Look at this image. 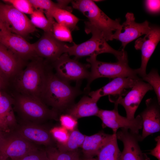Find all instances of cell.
<instances>
[{"label": "cell", "instance_id": "cell-30", "mask_svg": "<svg viewBox=\"0 0 160 160\" xmlns=\"http://www.w3.org/2000/svg\"><path fill=\"white\" fill-rule=\"evenodd\" d=\"M3 1L25 14L31 15L34 11L29 0H4Z\"/></svg>", "mask_w": 160, "mask_h": 160}, {"label": "cell", "instance_id": "cell-31", "mask_svg": "<svg viewBox=\"0 0 160 160\" xmlns=\"http://www.w3.org/2000/svg\"><path fill=\"white\" fill-rule=\"evenodd\" d=\"M50 132L54 140L58 144H63L67 141L69 136L68 131L62 127H56L52 128Z\"/></svg>", "mask_w": 160, "mask_h": 160}, {"label": "cell", "instance_id": "cell-39", "mask_svg": "<svg viewBox=\"0 0 160 160\" xmlns=\"http://www.w3.org/2000/svg\"><path fill=\"white\" fill-rule=\"evenodd\" d=\"M0 160H9V159L5 157H0Z\"/></svg>", "mask_w": 160, "mask_h": 160}, {"label": "cell", "instance_id": "cell-23", "mask_svg": "<svg viewBox=\"0 0 160 160\" xmlns=\"http://www.w3.org/2000/svg\"><path fill=\"white\" fill-rule=\"evenodd\" d=\"M97 160H122L121 152L118 146L116 133H113L100 150Z\"/></svg>", "mask_w": 160, "mask_h": 160}, {"label": "cell", "instance_id": "cell-18", "mask_svg": "<svg viewBox=\"0 0 160 160\" xmlns=\"http://www.w3.org/2000/svg\"><path fill=\"white\" fill-rule=\"evenodd\" d=\"M116 137L123 144L122 160H149L147 156L142 152L139 146V142L142 141L139 133L122 128L117 132Z\"/></svg>", "mask_w": 160, "mask_h": 160}, {"label": "cell", "instance_id": "cell-36", "mask_svg": "<svg viewBox=\"0 0 160 160\" xmlns=\"http://www.w3.org/2000/svg\"><path fill=\"white\" fill-rule=\"evenodd\" d=\"M80 159L79 154L78 152L71 160H80Z\"/></svg>", "mask_w": 160, "mask_h": 160}, {"label": "cell", "instance_id": "cell-27", "mask_svg": "<svg viewBox=\"0 0 160 160\" xmlns=\"http://www.w3.org/2000/svg\"><path fill=\"white\" fill-rule=\"evenodd\" d=\"M52 32L54 37L60 41L73 42L71 30L66 27L55 21L52 25Z\"/></svg>", "mask_w": 160, "mask_h": 160}, {"label": "cell", "instance_id": "cell-20", "mask_svg": "<svg viewBox=\"0 0 160 160\" xmlns=\"http://www.w3.org/2000/svg\"><path fill=\"white\" fill-rule=\"evenodd\" d=\"M27 64L0 43V72L7 80L12 83Z\"/></svg>", "mask_w": 160, "mask_h": 160}, {"label": "cell", "instance_id": "cell-15", "mask_svg": "<svg viewBox=\"0 0 160 160\" xmlns=\"http://www.w3.org/2000/svg\"><path fill=\"white\" fill-rule=\"evenodd\" d=\"M17 124L12 131L36 145L52 146L54 141L50 132L42 125L17 121Z\"/></svg>", "mask_w": 160, "mask_h": 160}, {"label": "cell", "instance_id": "cell-26", "mask_svg": "<svg viewBox=\"0 0 160 160\" xmlns=\"http://www.w3.org/2000/svg\"><path fill=\"white\" fill-rule=\"evenodd\" d=\"M30 20L36 28L42 29L44 32L52 33V25L54 21L52 22L48 20L43 11L34 10L30 15Z\"/></svg>", "mask_w": 160, "mask_h": 160}, {"label": "cell", "instance_id": "cell-4", "mask_svg": "<svg viewBox=\"0 0 160 160\" xmlns=\"http://www.w3.org/2000/svg\"><path fill=\"white\" fill-rule=\"evenodd\" d=\"M73 8L78 9L86 17L88 21L86 26L94 27L102 34L106 41L112 40L113 32L120 28V20H113L107 16L90 0H77L71 1Z\"/></svg>", "mask_w": 160, "mask_h": 160}, {"label": "cell", "instance_id": "cell-38", "mask_svg": "<svg viewBox=\"0 0 160 160\" xmlns=\"http://www.w3.org/2000/svg\"><path fill=\"white\" fill-rule=\"evenodd\" d=\"M4 134L0 131V143L4 136Z\"/></svg>", "mask_w": 160, "mask_h": 160}, {"label": "cell", "instance_id": "cell-35", "mask_svg": "<svg viewBox=\"0 0 160 160\" xmlns=\"http://www.w3.org/2000/svg\"><path fill=\"white\" fill-rule=\"evenodd\" d=\"M156 142V146L153 149L151 150L149 154L156 158L158 160H160V137L158 136L155 138Z\"/></svg>", "mask_w": 160, "mask_h": 160}, {"label": "cell", "instance_id": "cell-6", "mask_svg": "<svg viewBox=\"0 0 160 160\" xmlns=\"http://www.w3.org/2000/svg\"><path fill=\"white\" fill-rule=\"evenodd\" d=\"M97 56L93 55L87 59L91 67L87 79V89L93 81L100 78L114 79L138 76L136 69H133L129 66L127 57L118 60L116 63H107L97 60Z\"/></svg>", "mask_w": 160, "mask_h": 160}, {"label": "cell", "instance_id": "cell-24", "mask_svg": "<svg viewBox=\"0 0 160 160\" xmlns=\"http://www.w3.org/2000/svg\"><path fill=\"white\" fill-rule=\"evenodd\" d=\"M56 22L68 28L71 31L77 29V24L79 19L67 10L57 8L52 13Z\"/></svg>", "mask_w": 160, "mask_h": 160}, {"label": "cell", "instance_id": "cell-9", "mask_svg": "<svg viewBox=\"0 0 160 160\" xmlns=\"http://www.w3.org/2000/svg\"><path fill=\"white\" fill-rule=\"evenodd\" d=\"M118 105L114 104V109L111 110L99 109L96 115L102 121L103 128L108 127L111 129L113 133H116L118 129H127L131 132L139 133L142 129V121L139 114L133 119H129L119 113Z\"/></svg>", "mask_w": 160, "mask_h": 160}, {"label": "cell", "instance_id": "cell-32", "mask_svg": "<svg viewBox=\"0 0 160 160\" xmlns=\"http://www.w3.org/2000/svg\"><path fill=\"white\" fill-rule=\"evenodd\" d=\"M59 120L62 127L68 131L74 130L77 125V119L68 114L61 115Z\"/></svg>", "mask_w": 160, "mask_h": 160}, {"label": "cell", "instance_id": "cell-28", "mask_svg": "<svg viewBox=\"0 0 160 160\" xmlns=\"http://www.w3.org/2000/svg\"><path fill=\"white\" fill-rule=\"evenodd\" d=\"M45 150L48 160H71L78 152L77 150L63 152L53 146L47 147Z\"/></svg>", "mask_w": 160, "mask_h": 160}, {"label": "cell", "instance_id": "cell-22", "mask_svg": "<svg viewBox=\"0 0 160 160\" xmlns=\"http://www.w3.org/2000/svg\"><path fill=\"white\" fill-rule=\"evenodd\" d=\"M97 102L91 97L84 96L76 104L69 109L68 114L76 119L97 115L99 109Z\"/></svg>", "mask_w": 160, "mask_h": 160}, {"label": "cell", "instance_id": "cell-34", "mask_svg": "<svg viewBox=\"0 0 160 160\" xmlns=\"http://www.w3.org/2000/svg\"><path fill=\"white\" fill-rule=\"evenodd\" d=\"M160 0H145V4L147 10L152 14L159 13L160 9Z\"/></svg>", "mask_w": 160, "mask_h": 160}, {"label": "cell", "instance_id": "cell-10", "mask_svg": "<svg viewBox=\"0 0 160 160\" xmlns=\"http://www.w3.org/2000/svg\"><path fill=\"white\" fill-rule=\"evenodd\" d=\"M140 78L138 76L116 78L100 88L89 92V95L97 102L101 97L108 95L110 101L114 103L125 95Z\"/></svg>", "mask_w": 160, "mask_h": 160}, {"label": "cell", "instance_id": "cell-40", "mask_svg": "<svg viewBox=\"0 0 160 160\" xmlns=\"http://www.w3.org/2000/svg\"><path fill=\"white\" fill-rule=\"evenodd\" d=\"M1 93L0 92V96H1Z\"/></svg>", "mask_w": 160, "mask_h": 160}, {"label": "cell", "instance_id": "cell-8", "mask_svg": "<svg viewBox=\"0 0 160 160\" xmlns=\"http://www.w3.org/2000/svg\"><path fill=\"white\" fill-rule=\"evenodd\" d=\"M39 148L14 131L5 133L0 143V157L11 160L23 157Z\"/></svg>", "mask_w": 160, "mask_h": 160}, {"label": "cell", "instance_id": "cell-3", "mask_svg": "<svg viewBox=\"0 0 160 160\" xmlns=\"http://www.w3.org/2000/svg\"><path fill=\"white\" fill-rule=\"evenodd\" d=\"M49 69L40 99L57 112L67 107L79 94L77 88L52 72Z\"/></svg>", "mask_w": 160, "mask_h": 160}, {"label": "cell", "instance_id": "cell-37", "mask_svg": "<svg viewBox=\"0 0 160 160\" xmlns=\"http://www.w3.org/2000/svg\"><path fill=\"white\" fill-rule=\"evenodd\" d=\"M80 160H97V159L94 158V157L92 158H86L85 157V158Z\"/></svg>", "mask_w": 160, "mask_h": 160}, {"label": "cell", "instance_id": "cell-11", "mask_svg": "<svg viewBox=\"0 0 160 160\" xmlns=\"http://www.w3.org/2000/svg\"><path fill=\"white\" fill-rule=\"evenodd\" d=\"M0 43L26 62L38 57L32 44L11 32L0 21Z\"/></svg>", "mask_w": 160, "mask_h": 160}, {"label": "cell", "instance_id": "cell-21", "mask_svg": "<svg viewBox=\"0 0 160 160\" xmlns=\"http://www.w3.org/2000/svg\"><path fill=\"white\" fill-rule=\"evenodd\" d=\"M111 135L100 131L91 136L86 135L81 147L85 157L97 156Z\"/></svg>", "mask_w": 160, "mask_h": 160}, {"label": "cell", "instance_id": "cell-17", "mask_svg": "<svg viewBox=\"0 0 160 160\" xmlns=\"http://www.w3.org/2000/svg\"><path fill=\"white\" fill-rule=\"evenodd\" d=\"M153 89L151 85L144 82L140 78L125 95L119 98L114 103L122 105L126 111V117L133 119L135 118V113L144 96L148 91Z\"/></svg>", "mask_w": 160, "mask_h": 160}, {"label": "cell", "instance_id": "cell-1", "mask_svg": "<svg viewBox=\"0 0 160 160\" xmlns=\"http://www.w3.org/2000/svg\"><path fill=\"white\" fill-rule=\"evenodd\" d=\"M49 70L43 59L31 60L12 82L13 92L40 99Z\"/></svg>", "mask_w": 160, "mask_h": 160}, {"label": "cell", "instance_id": "cell-12", "mask_svg": "<svg viewBox=\"0 0 160 160\" xmlns=\"http://www.w3.org/2000/svg\"><path fill=\"white\" fill-rule=\"evenodd\" d=\"M126 20L120 29L113 33V39L119 40L121 43L122 50L127 44L143 35L147 34L150 31L151 26L147 20L141 23L135 21L133 13L128 12L126 15Z\"/></svg>", "mask_w": 160, "mask_h": 160}, {"label": "cell", "instance_id": "cell-13", "mask_svg": "<svg viewBox=\"0 0 160 160\" xmlns=\"http://www.w3.org/2000/svg\"><path fill=\"white\" fill-rule=\"evenodd\" d=\"M53 63L55 74L68 82L79 81L89 77V72L86 66L71 59L67 53L63 54Z\"/></svg>", "mask_w": 160, "mask_h": 160}, {"label": "cell", "instance_id": "cell-5", "mask_svg": "<svg viewBox=\"0 0 160 160\" xmlns=\"http://www.w3.org/2000/svg\"><path fill=\"white\" fill-rule=\"evenodd\" d=\"M85 32L91 33V38L87 41L79 44L74 43L69 46L66 45L65 53L69 56H74L78 58L93 55L97 56L103 53L113 55L118 60L127 57L124 50H116L111 47L107 43L102 33L96 28L91 27H85Z\"/></svg>", "mask_w": 160, "mask_h": 160}, {"label": "cell", "instance_id": "cell-14", "mask_svg": "<svg viewBox=\"0 0 160 160\" xmlns=\"http://www.w3.org/2000/svg\"><path fill=\"white\" fill-rule=\"evenodd\" d=\"M32 44L38 57L53 63L65 53L66 45L56 39L52 33L46 32L37 41Z\"/></svg>", "mask_w": 160, "mask_h": 160}, {"label": "cell", "instance_id": "cell-16", "mask_svg": "<svg viewBox=\"0 0 160 160\" xmlns=\"http://www.w3.org/2000/svg\"><path fill=\"white\" fill-rule=\"evenodd\" d=\"M160 40V29L157 26H151L150 31L143 38H139L135 42V47L141 52V63L140 68L137 69L138 75L140 78L146 74L148 62Z\"/></svg>", "mask_w": 160, "mask_h": 160}, {"label": "cell", "instance_id": "cell-7", "mask_svg": "<svg viewBox=\"0 0 160 160\" xmlns=\"http://www.w3.org/2000/svg\"><path fill=\"white\" fill-rule=\"evenodd\" d=\"M0 21L11 32L24 38L36 31L25 14L8 4L0 3Z\"/></svg>", "mask_w": 160, "mask_h": 160}, {"label": "cell", "instance_id": "cell-25", "mask_svg": "<svg viewBox=\"0 0 160 160\" xmlns=\"http://www.w3.org/2000/svg\"><path fill=\"white\" fill-rule=\"evenodd\" d=\"M70 132L68 138L65 143L57 144V148L59 150L63 152L73 151L81 147L86 135L76 129Z\"/></svg>", "mask_w": 160, "mask_h": 160}, {"label": "cell", "instance_id": "cell-2", "mask_svg": "<svg viewBox=\"0 0 160 160\" xmlns=\"http://www.w3.org/2000/svg\"><path fill=\"white\" fill-rule=\"evenodd\" d=\"M12 96L13 108L19 121L42 125L48 120L57 118V112L39 98L14 92Z\"/></svg>", "mask_w": 160, "mask_h": 160}, {"label": "cell", "instance_id": "cell-33", "mask_svg": "<svg viewBox=\"0 0 160 160\" xmlns=\"http://www.w3.org/2000/svg\"><path fill=\"white\" fill-rule=\"evenodd\" d=\"M13 160H48L45 150L40 148L20 158Z\"/></svg>", "mask_w": 160, "mask_h": 160}, {"label": "cell", "instance_id": "cell-19", "mask_svg": "<svg viewBox=\"0 0 160 160\" xmlns=\"http://www.w3.org/2000/svg\"><path fill=\"white\" fill-rule=\"evenodd\" d=\"M145 104L146 108L139 114L142 121V141L160 130V104L157 99L150 98L146 100Z\"/></svg>", "mask_w": 160, "mask_h": 160}, {"label": "cell", "instance_id": "cell-29", "mask_svg": "<svg viewBox=\"0 0 160 160\" xmlns=\"http://www.w3.org/2000/svg\"><path fill=\"white\" fill-rule=\"evenodd\" d=\"M143 81L148 82L154 89L157 96L158 102L160 103V77L158 71L152 69L148 74L142 77Z\"/></svg>", "mask_w": 160, "mask_h": 160}]
</instances>
